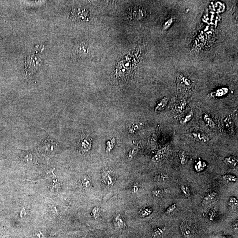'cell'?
I'll list each match as a JSON object with an SVG mask.
<instances>
[{
    "instance_id": "cell-1",
    "label": "cell",
    "mask_w": 238,
    "mask_h": 238,
    "mask_svg": "<svg viewBox=\"0 0 238 238\" xmlns=\"http://www.w3.org/2000/svg\"><path fill=\"white\" fill-rule=\"evenodd\" d=\"M41 61L40 58L35 56H30L26 59L25 70L27 73H33L41 66Z\"/></svg>"
},
{
    "instance_id": "cell-2",
    "label": "cell",
    "mask_w": 238,
    "mask_h": 238,
    "mask_svg": "<svg viewBox=\"0 0 238 238\" xmlns=\"http://www.w3.org/2000/svg\"><path fill=\"white\" fill-rule=\"evenodd\" d=\"M217 198L218 194L216 192H210L204 197L202 202V205L204 206L210 205L215 202Z\"/></svg>"
},
{
    "instance_id": "cell-3",
    "label": "cell",
    "mask_w": 238,
    "mask_h": 238,
    "mask_svg": "<svg viewBox=\"0 0 238 238\" xmlns=\"http://www.w3.org/2000/svg\"><path fill=\"white\" fill-rule=\"evenodd\" d=\"M73 15L75 18L79 19L80 20H87L89 13L87 9H74L73 11Z\"/></svg>"
},
{
    "instance_id": "cell-4",
    "label": "cell",
    "mask_w": 238,
    "mask_h": 238,
    "mask_svg": "<svg viewBox=\"0 0 238 238\" xmlns=\"http://www.w3.org/2000/svg\"><path fill=\"white\" fill-rule=\"evenodd\" d=\"M192 137L197 142L200 143H207L210 141V138L206 134L201 132H193Z\"/></svg>"
},
{
    "instance_id": "cell-5",
    "label": "cell",
    "mask_w": 238,
    "mask_h": 238,
    "mask_svg": "<svg viewBox=\"0 0 238 238\" xmlns=\"http://www.w3.org/2000/svg\"><path fill=\"white\" fill-rule=\"evenodd\" d=\"M224 162L229 166L235 167L238 165V158L234 156H230L225 158Z\"/></svg>"
},
{
    "instance_id": "cell-6",
    "label": "cell",
    "mask_w": 238,
    "mask_h": 238,
    "mask_svg": "<svg viewBox=\"0 0 238 238\" xmlns=\"http://www.w3.org/2000/svg\"><path fill=\"white\" fill-rule=\"evenodd\" d=\"M103 182L107 185L111 186L114 184V178L110 172L106 171L104 172L102 175Z\"/></svg>"
},
{
    "instance_id": "cell-7",
    "label": "cell",
    "mask_w": 238,
    "mask_h": 238,
    "mask_svg": "<svg viewBox=\"0 0 238 238\" xmlns=\"http://www.w3.org/2000/svg\"><path fill=\"white\" fill-rule=\"evenodd\" d=\"M181 231L183 233V235L185 237L188 238L192 236V231L191 228L187 224L183 223L180 225Z\"/></svg>"
},
{
    "instance_id": "cell-8",
    "label": "cell",
    "mask_w": 238,
    "mask_h": 238,
    "mask_svg": "<svg viewBox=\"0 0 238 238\" xmlns=\"http://www.w3.org/2000/svg\"><path fill=\"white\" fill-rule=\"evenodd\" d=\"M169 151L168 147H165L163 148L161 150H160L156 155L154 157L153 160L156 161H160L163 160L164 157H165L167 154H168Z\"/></svg>"
},
{
    "instance_id": "cell-9",
    "label": "cell",
    "mask_w": 238,
    "mask_h": 238,
    "mask_svg": "<svg viewBox=\"0 0 238 238\" xmlns=\"http://www.w3.org/2000/svg\"><path fill=\"white\" fill-rule=\"evenodd\" d=\"M169 99L168 97H165L160 101V102L157 104V106H156L155 110L156 111L160 112L164 110L166 107L168 105L169 102Z\"/></svg>"
},
{
    "instance_id": "cell-10",
    "label": "cell",
    "mask_w": 238,
    "mask_h": 238,
    "mask_svg": "<svg viewBox=\"0 0 238 238\" xmlns=\"http://www.w3.org/2000/svg\"><path fill=\"white\" fill-rule=\"evenodd\" d=\"M228 206L229 209L232 210H238V200L234 197H231L229 199L228 202Z\"/></svg>"
},
{
    "instance_id": "cell-11",
    "label": "cell",
    "mask_w": 238,
    "mask_h": 238,
    "mask_svg": "<svg viewBox=\"0 0 238 238\" xmlns=\"http://www.w3.org/2000/svg\"><path fill=\"white\" fill-rule=\"evenodd\" d=\"M224 181L229 183H235L238 181V178L235 175L231 174H225L222 176Z\"/></svg>"
},
{
    "instance_id": "cell-12",
    "label": "cell",
    "mask_w": 238,
    "mask_h": 238,
    "mask_svg": "<svg viewBox=\"0 0 238 238\" xmlns=\"http://www.w3.org/2000/svg\"><path fill=\"white\" fill-rule=\"evenodd\" d=\"M115 221L116 226L118 229H124L125 226L124 223L123 219H122V217L120 214H118V215L116 216L115 219Z\"/></svg>"
},
{
    "instance_id": "cell-13",
    "label": "cell",
    "mask_w": 238,
    "mask_h": 238,
    "mask_svg": "<svg viewBox=\"0 0 238 238\" xmlns=\"http://www.w3.org/2000/svg\"><path fill=\"white\" fill-rule=\"evenodd\" d=\"M194 113L192 110L190 111L189 113L187 114L186 116H184V118L181 119L180 121V123L182 125H185L188 123L190 121L192 120L193 117Z\"/></svg>"
},
{
    "instance_id": "cell-14",
    "label": "cell",
    "mask_w": 238,
    "mask_h": 238,
    "mask_svg": "<svg viewBox=\"0 0 238 238\" xmlns=\"http://www.w3.org/2000/svg\"><path fill=\"white\" fill-rule=\"evenodd\" d=\"M180 161L181 165H185L187 163L188 160V156L187 153L185 151H182L180 152L179 154Z\"/></svg>"
},
{
    "instance_id": "cell-15",
    "label": "cell",
    "mask_w": 238,
    "mask_h": 238,
    "mask_svg": "<svg viewBox=\"0 0 238 238\" xmlns=\"http://www.w3.org/2000/svg\"><path fill=\"white\" fill-rule=\"evenodd\" d=\"M203 120L207 125L211 128H215L216 124L213 120L207 114H205L203 115Z\"/></svg>"
},
{
    "instance_id": "cell-16",
    "label": "cell",
    "mask_w": 238,
    "mask_h": 238,
    "mask_svg": "<svg viewBox=\"0 0 238 238\" xmlns=\"http://www.w3.org/2000/svg\"><path fill=\"white\" fill-rule=\"evenodd\" d=\"M206 163L204 161H202L201 160L198 161L196 162L194 166L195 169L198 172H200L203 171L205 169L206 167Z\"/></svg>"
},
{
    "instance_id": "cell-17",
    "label": "cell",
    "mask_w": 238,
    "mask_h": 238,
    "mask_svg": "<svg viewBox=\"0 0 238 238\" xmlns=\"http://www.w3.org/2000/svg\"><path fill=\"white\" fill-rule=\"evenodd\" d=\"M181 191L184 195L188 198H191V193H190V190L188 186L185 185H181L180 187Z\"/></svg>"
},
{
    "instance_id": "cell-18",
    "label": "cell",
    "mask_w": 238,
    "mask_h": 238,
    "mask_svg": "<svg viewBox=\"0 0 238 238\" xmlns=\"http://www.w3.org/2000/svg\"><path fill=\"white\" fill-rule=\"evenodd\" d=\"M228 90L227 88L219 89L218 90H216V91L214 92L213 95L214 96L220 97L223 96L225 94H226L228 92Z\"/></svg>"
},
{
    "instance_id": "cell-19",
    "label": "cell",
    "mask_w": 238,
    "mask_h": 238,
    "mask_svg": "<svg viewBox=\"0 0 238 238\" xmlns=\"http://www.w3.org/2000/svg\"><path fill=\"white\" fill-rule=\"evenodd\" d=\"M152 212V209L150 207L146 208L145 209H143L139 213L140 216L142 217H146L150 215V214Z\"/></svg>"
},
{
    "instance_id": "cell-20",
    "label": "cell",
    "mask_w": 238,
    "mask_h": 238,
    "mask_svg": "<svg viewBox=\"0 0 238 238\" xmlns=\"http://www.w3.org/2000/svg\"><path fill=\"white\" fill-rule=\"evenodd\" d=\"M153 194L156 197H162L164 194V190L161 189H157L154 190L152 192Z\"/></svg>"
},
{
    "instance_id": "cell-21",
    "label": "cell",
    "mask_w": 238,
    "mask_h": 238,
    "mask_svg": "<svg viewBox=\"0 0 238 238\" xmlns=\"http://www.w3.org/2000/svg\"><path fill=\"white\" fill-rule=\"evenodd\" d=\"M163 230L161 228H158L154 230L153 233V236L154 238H158L162 235Z\"/></svg>"
},
{
    "instance_id": "cell-22",
    "label": "cell",
    "mask_w": 238,
    "mask_h": 238,
    "mask_svg": "<svg viewBox=\"0 0 238 238\" xmlns=\"http://www.w3.org/2000/svg\"><path fill=\"white\" fill-rule=\"evenodd\" d=\"M168 175L165 174H160L156 176L154 178V180L156 181H164L168 179Z\"/></svg>"
},
{
    "instance_id": "cell-23",
    "label": "cell",
    "mask_w": 238,
    "mask_h": 238,
    "mask_svg": "<svg viewBox=\"0 0 238 238\" xmlns=\"http://www.w3.org/2000/svg\"><path fill=\"white\" fill-rule=\"evenodd\" d=\"M82 184L85 188H89L91 186V182L90 179L88 178H85L82 180Z\"/></svg>"
},
{
    "instance_id": "cell-24",
    "label": "cell",
    "mask_w": 238,
    "mask_h": 238,
    "mask_svg": "<svg viewBox=\"0 0 238 238\" xmlns=\"http://www.w3.org/2000/svg\"><path fill=\"white\" fill-rule=\"evenodd\" d=\"M186 103L185 101H184L183 102L180 103L179 105L176 106V108H175L176 111H177L178 112H181L184 110V107H185V106H186Z\"/></svg>"
},
{
    "instance_id": "cell-25",
    "label": "cell",
    "mask_w": 238,
    "mask_h": 238,
    "mask_svg": "<svg viewBox=\"0 0 238 238\" xmlns=\"http://www.w3.org/2000/svg\"><path fill=\"white\" fill-rule=\"evenodd\" d=\"M180 79L181 83L184 85L188 87H190L191 86V83L190 80L186 79L185 77H180Z\"/></svg>"
},
{
    "instance_id": "cell-26",
    "label": "cell",
    "mask_w": 238,
    "mask_h": 238,
    "mask_svg": "<svg viewBox=\"0 0 238 238\" xmlns=\"http://www.w3.org/2000/svg\"><path fill=\"white\" fill-rule=\"evenodd\" d=\"M176 208V206L175 204H172L171 206H170L168 209H167L165 211L166 214H169L172 213L175 209Z\"/></svg>"
},
{
    "instance_id": "cell-27",
    "label": "cell",
    "mask_w": 238,
    "mask_h": 238,
    "mask_svg": "<svg viewBox=\"0 0 238 238\" xmlns=\"http://www.w3.org/2000/svg\"><path fill=\"white\" fill-rule=\"evenodd\" d=\"M93 216L95 218H97L99 216V209L97 207H95L93 209Z\"/></svg>"
}]
</instances>
